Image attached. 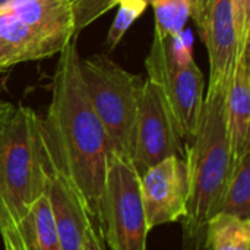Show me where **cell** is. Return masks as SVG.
Returning a JSON list of instances; mask_svg holds the SVG:
<instances>
[{
	"label": "cell",
	"mask_w": 250,
	"mask_h": 250,
	"mask_svg": "<svg viewBox=\"0 0 250 250\" xmlns=\"http://www.w3.org/2000/svg\"><path fill=\"white\" fill-rule=\"evenodd\" d=\"M148 233L139 174L132 161L110 154L103 240H107L111 250H146Z\"/></svg>",
	"instance_id": "7"
},
{
	"label": "cell",
	"mask_w": 250,
	"mask_h": 250,
	"mask_svg": "<svg viewBox=\"0 0 250 250\" xmlns=\"http://www.w3.org/2000/svg\"><path fill=\"white\" fill-rule=\"evenodd\" d=\"M117 13L108 29L105 45L108 50H114L127 29L139 19V16L146 10L148 4L145 0H116Z\"/></svg>",
	"instance_id": "17"
},
{
	"label": "cell",
	"mask_w": 250,
	"mask_h": 250,
	"mask_svg": "<svg viewBox=\"0 0 250 250\" xmlns=\"http://www.w3.org/2000/svg\"><path fill=\"white\" fill-rule=\"evenodd\" d=\"M19 243L21 250H63L45 193L21 223Z\"/></svg>",
	"instance_id": "13"
},
{
	"label": "cell",
	"mask_w": 250,
	"mask_h": 250,
	"mask_svg": "<svg viewBox=\"0 0 250 250\" xmlns=\"http://www.w3.org/2000/svg\"><path fill=\"white\" fill-rule=\"evenodd\" d=\"M226 122L236 163L250 152V70L249 47L237 54L230 85L226 95Z\"/></svg>",
	"instance_id": "12"
},
{
	"label": "cell",
	"mask_w": 250,
	"mask_h": 250,
	"mask_svg": "<svg viewBox=\"0 0 250 250\" xmlns=\"http://www.w3.org/2000/svg\"><path fill=\"white\" fill-rule=\"evenodd\" d=\"M227 89L229 86L208 88L196 132L186 146L189 202L188 214L183 218V250L204 248L207 224L218 214L231 171L233 161L226 122Z\"/></svg>",
	"instance_id": "2"
},
{
	"label": "cell",
	"mask_w": 250,
	"mask_h": 250,
	"mask_svg": "<svg viewBox=\"0 0 250 250\" xmlns=\"http://www.w3.org/2000/svg\"><path fill=\"white\" fill-rule=\"evenodd\" d=\"M154 10L155 31L164 37L180 34L189 18L192 3L190 0H145Z\"/></svg>",
	"instance_id": "16"
},
{
	"label": "cell",
	"mask_w": 250,
	"mask_h": 250,
	"mask_svg": "<svg viewBox=\"0 0 250 250\" xmlns=\"http://www.w3.org/2000/svg\"><path fill=\"white\" fill-rule=\"evenodd\" d=\"M148 230L183 220L188 214L189 177L183 157L171 155L139 176Z\"/></svg>",
	"instance_id": "9"
},
{
	"label": "cell",
	"mask_w": 250,
	"mask_h": 250,
	"mask_svg": "<svg viewBox=\"0 0 250 250\" xmlns=\"http://www.w3.org/2000/svg\"><path fill=\"white\" fill-rule=\"evenodd\" d=\"M47 155L41 117L29 107L15 108L0 130V236L3 245L21 250L19 227L45 193Z\"/></svg>",
	"instance_id": "3"
},
{
	"label": "cell",
	"mask_w": 250,
	"mask_h": 250,
	"mask_svg": "<svg viewBox=\"0 0 250 250\" xmlns=\"http://www.w3.org/2000/svg\"><path fill=\"white\" fill-rule=\"evenodd\" d=\"M79 62L81 56L73 38L59 53L51 100L41 119V136L48 164L76 190L103 239L105 179L111 151L92 107Z\"/></svg>",
	"instance_id": "1"
},
{
	"label": "cell",
	"mask_w": 250,
	"mask_h": 250,
	"mask_svg": "<svg viewBox=\"0 0 250 250\" xmlns=\"http://www.w3.org/2000/svg\"><path fill=\"white\" fill-rule=\"evenodd\" d=\"M145 69L148 79L160 86L186 149L196 132L205 97V79L195 62L190 35L183 29L164 37L154 29Z\"/></svg>",
	"instance_id": "5"
},
{
	"label": "cell",
	"mask_w": 250,
	"mask_h": 250,
	"mask_svg": "<svg viewBox=\"0 0 250 250\" xmlns=\"http://www.w3.org/2000/svg\"><path fill=\"white\" fill-rule=\"evenodd\" d=\"M4 250H16L15 248H12V246H9V245H4Z\"/></svg>",
	"instance_id": "23"
},
{
	"label": "cell",
	"mask_w": 250,
	"mask_h": 250,
	"mask_svg": "<svg viewBox=\"0 0 250 250\" xmlns=\"http://www.w3.org/2000/svg\"><path fill=\"white\" fill-rule=\"evenodd\" d=\"M79 63L92 107L105 130L111 154L130 161L144 79L127 72L105 54L81 57Z\"/></svg>",
	"instance_id": "6"
},
{
	"label": "cell",
	"mask_w": 250,
	"mask_h": 250,
	"mask_svg": "<svg viewBox=\"0 0 250 250\" xmlns=\"http://www.w3.org/2000/svg\"><path fill=\"white\" fill-rule=\"evenodd\" d=\"M207 250H250V218L215 214L207 224Z\"/></svg>",
	"instance_id": "14"
},
{
	"label": "cell",
	"mask_w": 250,
	"mask_h": 250,
	"mask_svg": "<svg viewBox=\"0 0 250 250\" xmlns=\"http://www.w3.org/2000/svg\"><path fill=\"white\" fill-rule=\"evenodd\" d=\"M45 196L50 202L54 224L63 250H81L83 234L91 223L76 190L47 161ZM94 226V224H92Z\"/></svg>",
	"instance_id": "11"
},
{
	"label": "cell",
	"mask_w": 250,
	"mask_h": 250,
	"mask_svg": "<svg viewBox=\"0 0 250 250\" xmlns=\"http://www.w3.org/2000/svg\"><path fill=\"white\" fill-rule=\"evenodd\" d=\"M185 144L160 86L149 79L144 81L133 130V167L141 176L167 157L185 158Z\"/></svg>",
	"instance_id": "8"
},
{
	"label": "cell",
	"mask_w": 250,
	"mask_h": 250,
	"mask_svg": "<svg viewBox=\"0 0 250 250\" xmlns=\"http://www.w3.org/2000/svg\"><path fill=\"white\" fill-rule=\"evenodd\" d=\"M15 105L10 104V103H4V101H0V130L6 126V123L10 120L12 114L15 113Z\"/></svg>",
	"instance_id": "21"
},
{
	"label": "cell",
	"mask_w": 250,
	"mask_h": 250,
	"mask_svg": "<svg viewBox=\"0 0 250 250\" xmlns=\"http://www.w3.org/2000/svg\"><path fill=\"white\" fill-rule=\"evenodd\" d=\"M233 18L237 37L239 53L249 47L250 40V0H231Z\"/></svg>",
	"instance_id": "19"
},
{
	"label": "cell",
	"mask_w": 250,
	"mask_h": 250,
	"mask_svg": "<svg viewBox=\"0 0 250 250\" xmlns=\"http://www.w3.org/2000/svg\"><path fill=\"white\" fill-rule=\"evenodd\" d=\"M9 1H12V0H0V6H3V4H6Z\"/></svg>",
	"instance_id": "24"
},
{
	"label": "cell",
	"mask_w": 250,
	"mask_h": 250,
	"mask_svg": "<svg viewBox=\"0 0 250 250\" xmlns=\"http://www.w3.org/2000/svg\"><path fill=\"white\" fill-rule=\"evenodd\" d=\"M192 3V9H190V18H193L195 23L198 25L201 18H202V13H204V9H205V4H207V0H190Z\"/></svg>",
	"instance_id": "22"
},
{
	"label": "cell",
	"mask_w": 250,
	"mask_h": 250,
	"mask_svg": "<svg viewBox=\"0 0 250 250\" xmlns=\"http://www.w3.org/2000/svg\"><path fill=\"white\" fill-rule=\"evenodd\" d=\"M116 6V0H72L76 35Z\"/></svg>",
	"instance_id": "18"
},
{
	"label": "cell",
	"mask_w": 250,
	"mask_h": 250,
	"mask_svg": "<svg viewBox=\"0 0 250 250\" xmlns=\"http://www.w3.org/2000/svg\"><path fill=\"white\" fill-rule=\"evenodd\" d=\"M73 38L72 0H12L0 6V70L53 57Z\"/></svg>",
	"instance_id": "4"
},
{
	"label": "cell",
	"mask_w": 250,
	"mask_h": 250,
	"mask_svg": "<svg viewBox=\"0 0 250 250\" xmlns=\"http://www.w3.org/2000/svg\"><path fill=\"white\" fill-rule=\"evenodd\" d=\"M81 250H104L103 246V239L100 237L98 231L92 226V223L88 224L85 234H83V242H82V249Z\"/></svg>",
	"instance_id": "20"
},
{
	"label": "cell",
	"mask_w": 250,
	"mask_h": 250,
	"mask_svg": "<svg viewBox=\"0 0 250 250\" xmlns=\"http://www.w3.org/2000/svg\"><path fill=\"white\" fill-rule=\"evenodd\" d=\"M196 26L209 59L208 88L229 86L239 54L231 0H207Z\"/></svg>",
	"instance_id": "10"
},
{
	"label": "cell",
	"mask_w": 250,
	"mask_h": 250,
	"mask_svg": "<svg viewBox=\"0 0 250 250\" xmlns=\"http://www.w3.org/2000/svg\"><path fill=\"white\" fill-rule=\"evenodd\" d=\"M218 214L250 218V152L233 163Z\"/></svg>",
	"instance_id": "15"
}]
</instances>
